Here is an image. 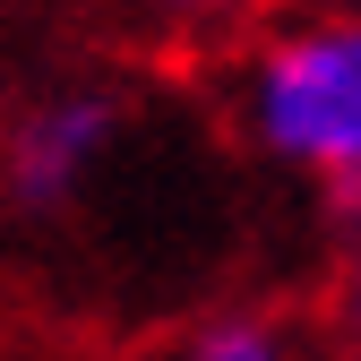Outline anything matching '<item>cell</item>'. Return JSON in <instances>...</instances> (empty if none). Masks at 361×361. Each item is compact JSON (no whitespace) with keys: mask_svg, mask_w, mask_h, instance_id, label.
Listing matches in <instances>:
<instances>
[{"mask_svg":"<svg viewBox=\"0 0 361 361\" xmlns=\"http://www.w3.org/2000/svg\"><path fill=\"white\" fill-rule=\"evenodd\" d=\"M336 327L361 361V190H353V215H344V267H336Z\"/></svg>","mask_w":361,"mask_h":361,"instance_id":"obj_4","label":"cell"},{"mask_svg":"<svg viewBox=\"0 0 361 361\" xmlns=\"http://www.w3.org/2000/svg\"><path fill=\"white\" fill-rule=\"evenodd\" d=\"M155 18H172V26H215V18H233V9H250V0H147Z\"/></svg>","mask_w":361,"mask_h":361,"instance_id":"obj_5","label":"cell"},{"mask_svg":"<svg viewBox=\"0 0 361 361\" xmlns=\"http://www.w3.org/2000/svg\"><path fill=\"white\" fill-rule=\"evenodd\" d=\"M121 147V95L104 86H61V95H43L35 112H18V129L0 138V190L9 207L26 215H61L95 164Z\"/></svg>","mask_w":361,"mask_h":361,"instance_id":"obj_2","label":"cell"},{"mask_svg":"<svg viewBox=\"0 0 361 361\" xmlns=\"http://www.w3.org/2000/svg\"><path fill=\"white\" fill-rule=\"evenodd\" d=\"M172 361H301V344L267 310H215V319H198L172 344Z\"/></svg>","mask_w":361,"mask_h":361,"instance_id":"obj_3","label":"cell"},{"mask_svg":"<svg viewBox=\"0 0 361 361\" xmlns=\"http://www.w3.org/2000/svg\"><path fill=\"white\" fill-rule=\"evenodd\" d=\"M241 129L267 164L361 190V9L293 18L241 61Z\"/></svg>","mask_w":361,"mask_h":361,"instance_id":"obj_1","label":"cell"}]
</instances>
